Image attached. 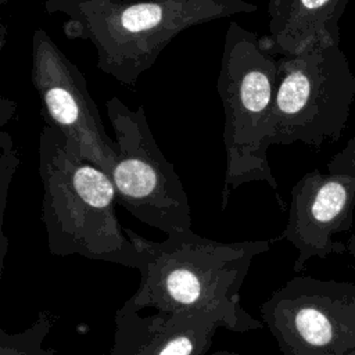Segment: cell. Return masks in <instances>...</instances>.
Wrapping results in <instances>:
<instances>
[{
    "mask_svg": "<svg viewBox=\"0 0 355 355\" xmlns=\"http://www.w3.org/2000/svg\"><path fill=\"white\" fill-rule=\"evenodd\" d=\"M349 0H279L268 3L269 35L261 46L273 55L300 54L338 44V21Z\"/></svg>",
    "mask_w": 355,
    "mask_h": 355,
    "instance_id": "cell-11",
    "label": "cell"
},
{
    "mask_svg": "<svg viewBox=\"0 0 355 355\" xmlns=\"http://www.w3.org/2000/svg\"><path fill=\"white\" fill-rule=\"evenodd\" d=\"M19 164V151L15 147L12 137L7 132L0 130V280L3 276L4 261L8 250V239L3 229L7 198L12 178L17 173Z\"/></svg>",
    "mask_w": 355,
    "mask_h": 355,
    "instance_id": "cell-13",
    "label": "cell"
},
{
    "mask_svg": "<svg viewBox=\"0 0 355 355\" xmlns=\"http://www.w3.org/2000/svg\"><path fill=\"white\" fill-rule=\"evenodd\" d=\"M355 173L306 172L291 189L288 219L275 240H287L298 255L293 270L304 269L311 258H327L347 252V245L334 240L337 233L354 225Z\"/></svg>",
    "mask_w": 355,
    "mask_h": 355,
    "instance_id": "cell-9",
    "label": "cell"
},
{
    "mask_svg": "<svg viewBox=\"0 0 355 355\" xmlns=\"http://www.w3.org/2000/svg\"><path fill=\"white\" fill-rule=\"evenodd\" d=\"M125 233L139 254L140 283L128 301L137 309L164 315L209 313L233 333L262 329L241 305L240 290L255 257L272 240L223 243L191 230L148 240L135 230Z\"/></svg>",
    "mask_w": 355,
    "mask_h": 355,
    "instance_id": "cell-1",
    "label": "cell"
},
{
    "mask_svg": "<svg viewBox=\"0 0 355 355\" xmlns=\"http://www.w3.org/2000/svg\"><path fill=\"white\" fill-rule=\"evenodd\" d=\"M53 316L40 311L36 319L21 331H6L0 327V355H57V351L44 347L51 330Z\"/></svg>",
    "mask_w": 355,
    "mask_h": 355,
    "instance_id": "cell-12",
    "label": "cell"
},
{
    "mask_svg": "<svg viewBox=\"0 0 355 355\" xmlns=\"http://www.w3.org/2000/svg\"><path fill=\"white\" fill-rule=\"evenodd\" d=\"M31 80L42 101L43 121L61 130L86 161L110 175L116 143L105 132L83 72L43 28L32 35Z\"/></svg>",
    "mask_w": 355,
    "mask_h": 355,
    "instance_id": "cell-8",
    "label": "cell"
},
{
    "mask_svg": "<svg viewBox=\"0 0 355 355\" xmlns=\"http://www.w3.org/2000/svg\"><path fill=\"white\" fill-rule=\"evenodd\" d=\"M37 171L43 186L40 219L53 255H79L137 269L139 254L116 216L110 175L86 161L47 122L39 133Z\"/></svg>",
    "mask_w": 355,
    "mask_h": 355,
    "instance_id": "cell-3",
    "label": "cell"
},
{
    "mask_svg": "<svg viewBox=\"0 0 355 355\" xmlns=\"http://www.w3.org/2000/svg\"><path fill=\"white\" fill-rule=\"evenodd\" d=\"M105 105L116 143L110 172L116 202L165 234L191 230L186 190L173 164L158 147L143 105L132 110L116 96Z\"/></svg>",
    "mask_w": 355,
    "mask_h": 355,
    "instance_id": "cell-6",
    "label": "cell"
},
{
    "mask_svg": "<svg viewBox=\"0 0 355 355\" xmlns=\"http://www.w3.org/2000/svg\"><path fill=\"white\" fill-rule=\"evenodd\" d=\"M276 1H279V0H269V3H276Z\"/></svg>",
    "mask_w": 355,
    "mask_h": 355,
    "instance_id": "cell-20",
    "label": "cell"
},
{
    "mask_svg": "<svg viewBox=\"0 0 355 355\" xmlns=\"http://www.w3.org/2000/svg\"><path fill=\"white\" fill-rule=\"evenodd\" d=\"M345 245H347V251L351 254V257L354 258V262H355V233L348 239Z\"/></svg>",
    "mask_w": 355,
    "mask_h": 355,
    "instance_id": "cell-16",
    "label": "cell"
},
{
    "mask_svg": "<svg viewBox=\"0 0 355 355\" xmlns=\"http://www.w3.org/2000/svg\"><path fill=\"white\" fill-rule=\"evenodd\" d=\"M277 57L259 37L237 22L225 35L216 90L225 112L223 146L226 169L222 209L230 194L251 182H263L276 193L279 184L268 159L272 146Z\"/></svg>",
    "mask_w": 355,
    "mask_h": 355,
    "instance_id": "cell-4",
    "label": "cell"
},
{
    "mask_svg": "<svg viewBox=\"0 0 355 355\" xmlns=\"http://www.w3.org/2000/svg\"><path fill=\"white\" fill-rule=\"evenodd\" d=\"M283 355H344L355 349V284L297 276L261 305Z\"/></svg>",
    "mask_w": 355,
    "mask_h": 355,
    "instance_id": "cell-7",
    "label": "cell"
},
{
    "mask_svg": "<svg viewBox=\"0 0 355 355\" xmlns=\"http://www.w3.org/2000/svg\"><path fill=\"white\" fill-rule=\"evenodd\" d=\"M7 25H4L3 22H0V54L3 53L6 43H7ZM18 105L14 100L6 97L1 92H0V130L1 128H4L10 121H12L15 118Z\"/></svg>",
    "mask_w": 355,
    "mask_h": 355,
    "instance_id": "cell-15",
    "label": "cell"
},
{
    "mask_svg": "<svg viewBox=\"0 0 355 355\" xmlns=\"http://www.w3.org/2000/svg\"><path fill=\"white\" fill-rule=\"evenodd\" d=\"M11 0H0V7H3V6H6L7 3H10Z\"/></svg>",
    "mask_w": 355,
    "mask_h": 355,
    "instance_id": "cell-18",
    "label": "cell"
},
{
    "mask_svg": "<svg viewBox=\"0 0 355 355\" xmlns=\"http://www.w3.org/2000/svg\"><path fill=\"white\" fill-rule=\"evenodd\" d=\"M327 172L355 173V136L349 139L341 151L330 158L327 162Z\"/></svg>",
    "mask_w": 355,
    "mask_h": 355,
    "instance_id": "cell-14",
    "label": "cell"
},
{
    "mask_svg": "<svg viewBox=\"0 0 355 355\" xmlns=\"http://www.w3.org/2000/svg\"><path fill=\"white\" fill-rule=\"evenodd\" d=\"M355 100V75L338 44L277 58L272 144L334 143Z\"/></svg>",
    "mask_w": 355,
    "mask_h": 355,
    "instance_id": "cell-5",
    "label": "cell"
},
{
    "mask_svg": "<svg viewBox=\"0 0 355 355\" xmlns=\"http://www.w3.org/2000/svg\"><path fill=\"white\" fill-rule=\"evenodd\" d=\"M222 322L209 313L141 315L128 300L115 313L114 341L104 355H205Z\"/></svg>",
    "mask_w": 355,
    "mask_h": 355,
    "instance_id": "cell-10",
    "label": "cell"
},
{
    "mask_svg": "<svg viewBox=\"0 0 355 355\" xmlns=\"http://www.w3.org/2000/svg\"><path fill=\"white\" fill-rule=\"evenodd\" d=\"M344 355H355V349H352V351H349V352H347Z\"/></svg>",
    "mask_w": 355,
    "mask_h": 355,
    "instance_id": "cell-19",
    "label": "cell"
},
{
    "mask_svg": "<svg viewBox=\"0 0 355 355\" xmlns=\"http://www.w3.org/2000/svg\"><path fill=\"white\" fill-rule=\"evenodd\" d=\"M44 8L67 17V37L93 44L101 72L133 86L180 32L258 7L247 0H44Z\"/></svg>",
    "mask_w": 355,
    "mask_h": 355,
    "instance_id": "cell-2",
    "label": "cell"
},
{
    "mask_svg": "<svg viewBox=\"0 0 355 355\" xmlns=\"http://www.w3.org/2000/svg\"><path fill=\"white\" fill-rule=\"evenodd\" d=\"M211 355H241V354L232 352V351H226V349H219V351H216V352H212Z\"/></svg>",
    "mask_w": 355,
    "mask_h": 355,
    "instance_id": "cell-17",
    "label": "cell"
}]
</instances>
